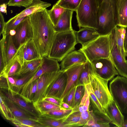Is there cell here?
<instances>
[{"mask_svg": "<svg viewBox=\"0 0 127 127\" xmlns=\"http://www.w3.org/2000/svg\"><path fill=\"white\" fill-rule=\"evenodd\" d=\"M0 110L3 118L8 120L11 121L13 118L12 115L4 101L2 95L0 94Z\"/></svg>", "mask_w": 127, "mask_h": 127, "instance_id": "cell-42", "label": "cell"}, {"mask_svg": "<svg viewBox=\"0 0 127 127\" xmlns=\"http://www.w3.org/2000/svg\"><path fill=\"white\" fill-rule=\"evenodd\" d=\"M7 77L8 79L9 82L11 84V89L14 86L15 84V78L13 76H8Z\"/></svg>", "mask_w": 127, "mask_h": 127, "instance_id": "cell-52", "label": "cell"}, {"mask_svg": "<svg viewBox=\"0 0 127 127\" xmlns=\"http://www.w3.org/2000/svg\"><path fill=\"white\" fill-rule=\"evenodd\" d=\"M32 71L28 72L17 78H15V83L10 91L14 92L19 87L24 84L30 79L35 74L39 68Z\"/></svg>", "mask_w": 127, "mask_h": 127, "instance_id": "cell-37", "label": "cell"}, {"mask_svg": "<svg viewBox=\"0 0 127 127\" xmlns=\"http://www.w3.org/2000/svg\"><path fill=\"white\" fill-rule=\"evenodd\" d=\"M74 11L65 9L57 25L54 26L56 33L69 31L73 30L72 26L71 21Z\"/></svg>", "mask_w": 127, "mask_h": 127, "instance_id": "cell-21", "label": "cell"}, {"mask_svg": "<svg viewBox=\"0 0 127 127\" xmlns=\"http://www.w3.org/2000/svg\"><path fill=\"white\" fill-rule=\"evenodd\" d=\"M76 86L73 88L63 99L64 102L72 107L73 102Z\"/></svg>", "mask_w": 127, "mask_h": 127, "instance_id": "cell-44", "label": "cell"}, {"mask_svg": "<svg viewBox=\"0 0 127 127\" xmlns=\"http://www.w3.org/2000/svg\"><path fill=\"white\" fill-rule=\"evenodd\" d=\"M81 113L79 111H74L62 121L64 127L82 126L81 123Z\"/></svg>", "mask_w": 127, "mask_h": 127, "instance_id": "cell-31", "label": "cell"}, {"mask_svg": "<svg viewBox=\"0 0 127 127\" xmlns=\"http://www.w3.org/2000/svg\"><path fill=\"white\" fill-rule=\"evenodd\" d=\"M2 34V37L0 41L2 44L6 66L15 55L17 49L15 46L12 35L10 33L6 35L3 34Z\"/></svg>", "mask_w": 127, "mask_h": 127, "instance_id": "cell-19", "label": "cell"}, {"mask_svg": "<svg viewBox=\"0 0 127 127\" xmlns=\"http://www.w3.org/2000/svg\"><path fill=\"white\" fill-rule=\"evenodd\" d=\"M6 22L2 13L0 12V35L3 34L4 32Z\"/></svg>", "mask_w": 127, "mask_h": 127, "instance_id": "cell-50", "label": "cell"}, {"mask_svg": "<svg viewBox=\"0 0 127 127\" xmlns=\"http://www.w3.org/2000/svg\"><path fill=\"white\" fill-rule=\"evenodd\" d=\"M81 0H59L55 3L65 9L76 11Z\"/></svg>", "mask_w": 127, "mask_h": 127, "instance_id": "cell-39", "label": "cell"}, {"mask_svg": "<svg viewBox=\"0 0 127 127\" xmlns=\"http://www.w3.org/2000/svg\"><path fill=\"white\" fill-rule=\"evenodd\" d=\"M33 0H9L7 4L9 6H23L26 8L30 5Z\"/></svg>", "mask_w": 127, "mask_h": 127, "instance_id": "cell-43", "label": "cell"}, {"mask_svg": "<svg viewBox=\"0 0 127 127\" xmlns=\"http://www.w3.org/2000/svg\"><path fill=\"white\" fill-rule=\"evenodd\" d=\"M89 119L87 123L82 127H109L111 121L96 115L93 112L90 113Z\"/></svg>", "mask_w": 127, "mask_h": 127, "instance_id": "cell-26", "label": "cell"}, {"mask_svg": "<svg viewBox=\"0 0 127 127\" xmlns=\"http://www.w3.org/2000/svg\"><path fill=\"white\" fill-rule=\"evenodd\" d=\"M32 40L41 57H48L56 34L46 9L29 16Z\"/></svg>", "mask_w": 127, "mask_h": 127, "instance_id": "cell-1", "label": "cell"}, {"mask_svg": "<svg viewBox=\"0 0 127 127\" xmlns=\"http://www.w3.org/2000/svg\"><path fill=\"white\" fill-rule=\"evenodd\" d=\"M4 101L11 111L13 118H24L37 121V119L30 115L1 93Z\"/></svg>", "mask_w": 127, "mask_h": 127, "instance_id": "cell-24", "label": "cell"}, {"mask_svg": "<svg viewBox=\"0 0 127 127\" xmlns=\"http://www.w3.org/2000/svg\"><path fill=\"white\" fill-rule=\"evenodd\" d=\"M32 104L40 115L45 112L62 108L61 106L44 100Z\"/></svg>", "mask_w": 127, "mask_h": 127, "instance_id": "cell-33", "label": "cell"}, {"mask_svg": "<svg viewBox=\"0 0 127 127\" xmlns=\"http://www.w3.org/2000/svg\"><path fill=\"white\" fill-rule=\"evenodd\" d=\"M85 90V86L79 85L76 86L74 97L73 103V108L77 107L79 104L83 97Z\"/></svg>", "mask_w": 127, "mask_h": 127, "instance_id": "cell-41", "label": "cell"}, {"mask_svg": "<svg viewBox=\"0 0 127 127\" xmlns=\"http://www.w3.org/2000/svg\"><path fill=\"white\" fill-rule=\"evenodd\" d=\"M91 63L95 72L101 77L108 81L119 74L110 57L95 59Z\"/></svg>", "mask_w": 127, "mask_h": 127, "instance_id": "cell-10", "label": "cell"}, {"mask_svg": "<svg viewBox=\"0 0 127 127\" xmlns=\"http://www.w3.org/2000/svg\"><path fill=\"white\" fill-rule=\"evenodd\" d=\"M73 110V108L66 109L62 108L60 109H53L45 112L41 115L51 119L62 121L72 113Z\"/></svg>", "mask_w": 127, "mask_h": 127, "instance_id": "cell-29", "label": "cell"}, {"mask_svg": "<svg viewBox=\"0 0 127 127\" xmlns=\"http://www.w3.org/2000/svg\"><path fill=\"white\" fill-rule=\"evenodd\" d=\"M89 80L87 85L105 110L109 104L113 100L108 87L109 81L100 76L93 68L89 74Z\"/></svg>", "mask_w": 127, "mask_h": 127, "instance_id": "cell-5", "label": "cell"}, {"mask_svg": "<svg viewBox=\"0 0 127 127\" xmlns=\"http://www.w3.org/2000/svg\"><path fill=\"white\" fill-rule=\"evenodd\" d=\"M90 113L89 110L84 111L81 114V123L82 127L88 121L90 117Z\"/></svg>", "mask_w": 127, "mask_h": 127, "instance_id": "cell-47", "label": "cell"}, {"mask_svg": "<svg viewBox=\"0 0 127 127\" xmlns=\"http://www.w3.org/2000/svg\"><path fill=\"white\" fill-rule=\"evenodd\" d=\"M85 63L74 65L64 71L67 74V78L65 88L61 98L62 102L71 90L77 86L80 73Z\"/></svg>", "mask_w": 127, "mask_h": 127, "instance_id": "cell-13", "label": "cell"}, {"mask_svg": "<svg viewBox=\"0 0 127 127\" xmlns=\"http://www.w3.org/2000/svg\"><path fill=\"white\" fill-rule=\"evenodd\" d=\"M9 33L12 35L14 43L17 49L22 44L32 39L33 32L29 16Z\"/></svg>", "mask_w": 127, "mask_h": 127, "instance_id": "cell-9", "label": "cell"}, {"mask_svg": "<svg viewBox=\"0 0 127 127\" xmlns=\"http://www.w3.org/2000/svg\"><path fill=\"white\" fill-rule=\"evenodd\" d=\"M60 65L57 60L48 57H43L42 63L35 74L26 83L19 87L18 91H21V93L23 92L29 84L42 74L59 71L60 70Z\"/></svg>", "mask_w": 127, "mask_h": 127, "instance_id": "cell-11", "label": "cell"}, {"mask_svg": "<svg viewBox=\"0 0 127 127\" xmlns=\"http://www.w3.org/2000/svg\"><path fill=\"white\" fill-rule=\"evenodd\" d=\"M75 32L77 42L80 44L82 47L85 46L100 36L95 29L89 28H81L79 31H75Z\"/></svg>", "mask_w": 127, "mask_h": 127, "instance_id": "cell-18", "label": "cell"}, {"mask_svg": "<svg viewBox=\"0 0 127 127\" xmlns=\"http://www.w3.org/2000/svg\"><path fill=\"white\" fill-rule=\"evenodd\" d=\"M67 78L66 73L63 71L54 83L46 97H53L62 102L61 98L65 88Z\"/></svg>", "mask_w": 127, "mask_h": 127, "instance_id": "cell-17", "label": "cell"}, {"mask_svg": "<svg viewBox=\"0 0 127 127\" xmlns=\"http://www.w3.org/2000/svg\"><path fill=\"white\" fill-rule=\"evenodd\" d=\"M117 25L124 27H127V0H118Z\"/></svg>", "mask_w": 127, "mask_h": 127, "instance_id": "cell-25", "label": "cell"}, {"mask_svg": "<svg viewBox=\"0 0 127 127\" xmlns=\"http://www.w3.org/2000/svg\"><path fill=\"white\" fill-rule=\"evenodd\" d=\"M11 121L17 127H43L37 121L30 119L13 118Z\"/></svg>", "mask_w": 127, "mask_h": 127, "instance_id": "cell-34", "label": "cell"}, {"mask_svg": "<svg viewBox=\"0 0 127 127\" xmlns=\"http://www.w3.org/2000/svg\"><path fill=\"white\" fill-rule=\"evenodd\" d=\"M27 17L18 19L11 18L6 22L4 32L3 34L6 35L9 33L10 31L14 30L19 24L26 19Z\"/></svg>", "mask_w": 127, "mask_h": 127, "instance_id": "cell-40", "label": "cell"}, {"mask_svg": "<svg viewBox=\"0 0 127 127\" xmlns=\"http://www.w3.org/2000/svg\"><path fill=\"white\" fill-rule=\"evenodd\" d=\"M123 127H127V119L124 120L122 126Z\"/></svg>", "mask_w": 127, "mask_h": 127, "instance_id": "cell-55", "label": "cell"}, {"mask_svg": "<svg viewBox=\"0 0 127 127\" xmlns=\"http://www.w3.org/2000/svg\"><path fill=\"white\" fill-rule=\"evenodd\" d=\"M17 52L23 64L24 62L41 57L32 39L21 45Z\"/></svg>", "mask_w": 127, "mask_h": 127, "instance_id": "cell-15", "label": "cell"}, {"mask_svg": "<svg viewBox=\"0 0 127 127\" xmlns=\"http://www.w3.org/2000/svg\"><path fill=\"white\" fill-rule=\"evenodd\" d=\"M0 90L9 91L11 90V84L7 77L0 76Z\"/></svg>", "mask_w": 127, "mask_h": 127, "instance_id": "cell-45", "label": "cell"}, {"mask_svg": "<svg viewBox=\"0 0 127 127\" xmlns=\"http://www.w3.org/2000/svg\"><path fill=\"white\" fill-rule=\"evenodd\" d=\"M110 57L119 74L127 78V60L122 55L112 32Z\"/></svg>", "mask_w": 127, "mask_h": 127, "instance_id": "cell-12", "label": "cell"}, {"mask_svg": "<svg viewBox=\"0 0 127 127\" xmlns=\"http://www.w3.org/2000/svg\"><path fill=\"white\" fill-rule=\"evenodd\" d=\"M99 4L98 0H81L76 11L78 25L98 29Z\"/></svg>", "mask_w": 127, "mask_h": 127, "instance_id": "cell-3", "label": "cell"}, {"mask_svg": "<svg viewBox=\"0 0 127 127\" xmlns=\"http://www.w3.org/2000/svg\"><path fill=\"white\" fill-rule=\"evenodd\" d=\"M85 56L79 50L73 51L68 54L62 60L61 70L64 71L74 65L85 63L87 61Z\"/></svg>", "mask_w": 127, "mask_h": 127, "instance_id": "cell-16", "label": "cell"}, {"mask_svg": "<svg viewBox=\"0 0 127 127\" xmlns=\"http://www.w3.org/2000/svg\"><path fill=\"white\" fill-rule=\"evenodd\" d=\"M92 69L91 63L87 60L80 73L77 85L86 86L89 84V74Z\"/></svg>", "mask_w": 127, "mask_h": 127, "instance_id": "cell-36", "label": "cell"}, {"mask_svg": "<svg viewBox=\"0 0 127 127\" xmlns=\"http://www.w3.org/2000/svg\"><path fill=\"white\" fill-rule=\"evenodd\" d=\"M42 100H45L61 107L62 102L54 97H46L43 98Z\"/></svg>", "mask_w": 127, "mask_h": 127, "instance_id": "cell-49", "label": "cell"}, {"mask_svg": "<svg viewBox=\"0 0 127 127\" xmlns=\"http://www.w3.org/2000/svg\"><path fill=\"white\" fill-rule=\"evenodd\" d=\"M42 58H40L24 62L19 72L14 76L17 78L30 72L33 71L38 68L41 64Z\"/></svg>", "mask_w": 127, "mask_h": 127, "instance_id": "cell-28", "label": "cell"}, {"mask_svg": "<svg viewBox=\"0 0 127 127\" xmlns=\"http://www.w3.org/2000/svg\"><path fill=\"white\" fill-rule=\"evenodd\" d=\"M51 5L50 3L40 0H33L30 5L12 18L18 19L27 17L34 13L43 11Z\"/></svg>", "mask_w": 127, "mask_h": 127, "instance_id": "cell-20", "label": "cell"}, {"mask_svg": "<svg viewBox=\"0 0 127 127\" xmlns=\"http://www.w3.org/2000/svg\"><path fill=\"white\" fill-rule=\"evenodd\" d=\"M62 71L60 70L57 71L46 73L37 79V90L32 100V103L41 101L46 96L54 83Z\"/></svg>", "mask_w": 127, "mask_h": 127, "instance_id": "cell-8", "label": "cell"}, {"mask_svg": "<svg viewBox=\"0 0 127 127\" xmlns=\"http://www.w3.org/2000/svg\"><path fill=\"white\" fill-rule=\"evenodd\" d=\"M111 34L100 36L87 45L82 47L79 50L90 63L95 59L110 58Z\"/></svg>", "mask_w": 127, "mask_h": 127, "instance_id": "cell-4", "label": "cell"}, {"mask_svg": "<svg viewBox=\"0 0 127 127\" xmlns=\"http://www.w3.org/2000/svg\"><path fill=\"white\" fill-rule=\"evenodd\" d=\"M99 4L101 3L102 0H98ZM110 5L112 6L114 12L115 17L117 23V3L118 0H107Z\"/></svg>", "mask_w": 127, "mask_h": 127, "instance_id": "cell-48", "label": "cell"}, {"mask_svg": "<svg viewBox=\"0 0 127 127\" xmlns=\"http://www.w3.org/2000/svg\"><path fill=\"white\" fill-rule=\"evenodd\" d=\"M61 106L63 108L66 109L73 108L67 104L63 101L62 102Z\"/></svg>", "mask_w": 127, "mask_h": 127, "instance_id": "cell-54", "label": "cell"}, {"mask_svg": "<svg viewBox=\"0 0 127 127\" xmlns=\"http://www.w3.org/2000/svg\"><path fill=\"white\" fill-rule=\"evenodd\" d=\"M125 33L124 40V47L125 52L127 54V27L125 28Z\"/></svg>", "mask_w": 127, "mask_h": 127, "instance_id": "cell-51", "label": "cell"}, {"mask_svg": "<svg viewBox=\"0 0 127 127\" xmlns=\"http://www.w3.org/2000/svg\"><path fill=\"white\" fill-rule=\"evenodd\" d=\"M112 33L122 55L126 59L127 54L125 51L124 47L125 28L117 25Z\"/></svg>", "mask_w": 127, "mask_h": 127, "instance_id": "cell-30", "label": "cell"}, {"mask_svg": "<svg viewBox=\"0 0 127 127\" xmlns=\"http://www.w3.org/2000/svg\"><path fill=\"white\" fill-rule=\"evenodd\" d=\"M117 25L114 12L107 0H102L99 4L98 24L96 30L100 36L111 34Z\"/></svg>", "mask_w": 127, "mask_h": 127, "instance_id": "cell-6", "label": "cell"}, {"mask_svg": "<svg viewBox=\"0 0 127 127\" xmlns=\"http://www.w3.org/2000/svg\"><path fill=\"white\" fill-rule=\"evenodd\" d=\"M37 121L42 125L43 127H64L62 121L47 117L41 115Z\"/></svg>", "mask_w": 127, "mask_h": 127, "instance_id": "cell-38", "label": "cell"}, {"mask_svg": "<svg viewBox=\"0 0 127 127\" xmlns=\"http://www.w3.org/2000/svg\"><path fill=\"white\" fill-rule=\"evenodd\" d=\"M0 92L32 116L38 119L40 116L32 104L27 102L18 95L6 90H0Z\"/></svg>", "mask_w": 127, "mask_h": 127, "instance_id": "cell-14", "label": "cell"}, {"mask_svg": "<svg viewBox=\"0 0 127 127\" xmlns=\"http://www.w3.org/2000/svg\"><path fill=\"white\" fill-rule=\"evenodd\" d=\"M85 86L89 92L90 96V101L91 102L94 113L102 117L111 119L105 110L102 107L88 86V85Z\"/></svg>", "mask_w": 127, "mask_h": 127, "instance_id": "cell-27", "label": "cell"}, {"mask_svg": "<svg viewBox=\"0 0 127 127\" xmlns=\"http://www.w3.org/2000/svg\"><path fill=\"white\" fill-rule=\"evenodd\" d=\"M37 79L29 84L23 92L18 95L27 102L32 103L37 91Z\"/></svg>", "mask_w": 127, "mask_h": 127, "instance_id": "cell-32", "label": "cell"}, {"mask_svg": "<svg viewBox=\"0 0 127 127\" xmlns=\"http://www.w3.org/2000/svg\"><path fill=\"white\" fill-rule=\"evenodd\" d=\"M109 89L121 112L127 114V78L117 76L110 82Z\"/></svg>", "mask_w": 127, "mask_h": 127, "instance_id": "cell-7", "label": "cell"}, {"mask_svg": "<svg viewBox=\"0 0 127 127\" xmlns=\"http://www.w3.org/2000/svg\"><path fill=\"white\" fill-rule=\"evenodd\" d=\"M64 8L56 4L50 10H47V12L54 26H56L62 14L64 11Z\"/></svg>", "mask_w": 127, "mask_h": 127, "instance_id": "cell-35", "label": "cell"}, {"mask_svg": "<svg viewBox=\"0 0 127 127\" xmlns=\"http://www.w3.org/2000/svg\"><path fill=\"white\" fill-rule=\"evenodd\" d=\"M75 31L57 32L48 57L61 61L69 53L74 51L77 44Z\"/></svg>", "mask_w": 127, "mask_h": 127, "instance_id": "cell-2", "label": "cell"}, {"mask_svg": "<svg viewBox=\"0 0 127 127\" xmlns=\"http://www.w3.org/2000/svg\"><path fill=\"white\" fill-rule=\"evenodd\" d=\"M0 72L1 73L4 68L5 64L2 44L0 41Z\"/></svg>", "mask_w": 127, "mask_h": 127, "instance_id": "cell-46", "label": "cell"}, {"mask_svg": "<svg viewBox=\"0 0 127 127\" xmlns=\"http://www.w3.org/2000/svg\"><path fill=\"white\" fill-rule=\"evenodd\" d=\"M7 4L5 3L1 4L0 5V12L1 13L7 14Z\"/></svg>", "mask_w": 127, "mask_h": 127, "instance_id": "cell-53", "label": "cell"}, {"mask_svg": "<svg viewBox=\"0 0 127 127\" xmlns=\"http://www.w3.org/2000/svg\"><path fill=\"white\" fill-rule=\"evenodd\" d=\"M23 63L17 52L14 57L5 66L0 76L7 77L14 76L21 69Z\"/></svg>", "mask_w": 127, "mask_h": 127, "instance_id": "cell-23", "label": "cell"}, {"mask_svg": "<svg viewBox=\"0 0 127 127\" xmlns=\"http://www.w3.org/2000/svg\"><path fill=\"white\" fill-rule=\"evenodd\" d=\"M105 111L110 118L111 123L118 127H122L124 116L113 100L108 105Z\"/></svg>", "mask_w": 127, "mask_h": 127, "instance_id": "cell-22", "label": "cell"}]
</instances>
